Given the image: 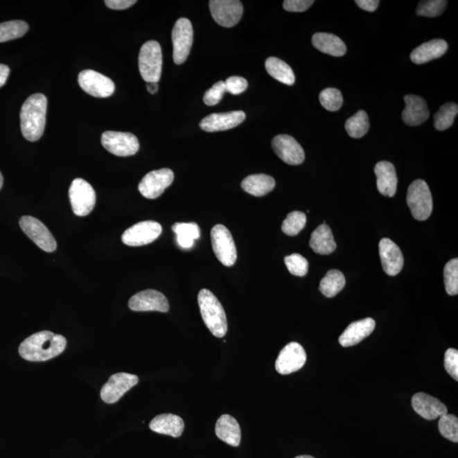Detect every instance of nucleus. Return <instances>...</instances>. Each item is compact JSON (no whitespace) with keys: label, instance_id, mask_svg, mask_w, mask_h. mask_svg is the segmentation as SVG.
Masks as SVG:
<instances>
[{"label":"nucleus","instance_id":"f257e3e1","mask_svg":"<svg viewBox=\"0 0 458 458\" xmlns=\"http://www.w3.org/2000/svg\"><path fill=\"white\" fill-rule=\"evenodd\" d=\"M65 337L51 331L37 332L19 346V354L26 361L44 362L58 357L65 351Z\"/></svg>","mask_w":458,"mask_h":458},{"label":"nucleus","instance_id":"f03ea898","mask_svg":"<svg viewBox=\"0 0 458 458\" xmlns=\"http://www.w3.org/2000/svg\"><path fill=\"white\" fill-rule=\"evenodd\" d=\"M47 105V98L43 94H33L22 105L20 113L21 132L28 141H37L43 136Z\"/></svg>","mask_w":458,"mask_h":458},{"label":"nucleus","instance_id":"7ed1b4c3","mask_svg":"<svg viewBox=\"0 0 458 458\" xmlns=\"http://www.w3.org/2000/svg\"><path fill=\"white\" fill-rule=\"evenodd\" d=\"M200 314L206 327L217 338H222L228 332V321L221 302L209 290L203 289L198 294Z\"/></svg>","mask_w":458,"mask_h":458},{"label":"nucleus","instance_id":"20e7f679","mask_svg":"<svg viewBox=\"0 0 458 458\" xmlns=\"http://www.w3.org/2000/svg\"><path fill=\"white\" fill-rule=\"evenodd\" d=\"M140 75L146 82L160 81L162 70V52L160 44L150 40L143 44L139 55Z\"/></svg>","mask_w":458,"mask_h":458},{"label":"nucleus","instance_id":"39448f33","mask_svg":"<svg viewBox=\"0 0 458 458\" xmlns=\"http://www.w3.org/2000/svg\"><path fill=\"white\" fill-rule=\"evenodd\" d=\"M407 202L416 220L425 221L430 217L433 211V199L425 181L412 182L408 188Z\"/></svg>","mask_w":458,"mask_h":458},{"label":"nucleus","instance_id":"423d86ee","mask_svg":"<svg viewBox=\"0 0 458 458\" xmlns=\"http://www.w3.org/2000/svg\"><path fill=\"white\" fill-rule=\"evenodd\" d=\"M211 244L217 258L226 267H232L237 260L236 243L230 231L224 225L213 227L211 232Z\"/></svg>","mask_w":458,"mask_h":458},{"label":"nucleus","instance_id":"0eeeda50","mask_svg":"<svg viewBox=\"0 0 458 458\" xmlns=\"http://www.w3.org/2000/svg\"><path fill=\"white\" fill-rule=\"evenodd\" d=\"M69 198L75 215L85 217L94 210L96 203V191L88 182L76 179L71 184Z\"/></svg>","mask_w":458,"mask_h":458},{"label":"nucleus","instance_id":"6e6552de","mask_svg":"<svg viewBox=\"0 0 458 458\" xmlns=\"http://www.w3.org/2000/svg\"><path fill=\"white\" fill-rule=\"evenodd\" d=\"M101 143L109 153L117 157L134 156L139 150L137 137L130 132H105L101 136Z\"/></svg>","mask_w":458,"mask_h":458},{"label":"nucleus","instance_id":"1a4fd4ad","mask_svg":"<svg viewBox=\"0 0 458 458\" xmlns=\"http://www.w3.org/2000/svg\"><path fill=\"white\" fill-rule=\"evenodd\" d=\"M172 39L173 44V62L182 65L188 58L194 40V31L191 21L187 18H180L174 26Z\"/></svg>","mask_w":458,"mask_h":458},{"label":"nucleus","instance_id":"9d476101","mask_svg":"<svg viewBox=\"0 0 458 458\" xmlns=\"http://www.w3.org/2000/svg\"><path fill=\"white\" fill-rule=\"evenodd\" d=\"M21 229L39 247L46 252H55L58 244L47 227L39 219L24 215L19 222Z\"/></svg>","mask_w":458,"mask_h":458},{"label":"nucleus","instance_id":"9b49d317","mask_svg":"<svg viewBox=\"0 0 458 458\" xmlns=\"http://www.w3.org/2000/svg\"><path fill=\"white\" fill-rule=\"evenodd\" d=\"M78 83L83 91L96 98L112 96L115 91V83L111 78L93 70L82 71Z\"/></svg>","mask_w":458,"mask_h":458},{"label":"nucleus","instance_id":"f8f14e48","mask_svg":"<svg viewBox=\"0 0 458 458\" xmlns=\"http://www.w3.org/2000/svg\"><path fill=\"white\" fill-rule=\"evenodd\" d=\"M173 179L174 173L171 169L157 170L143 177L139 184V191L147 199H157L173 184Z\"/></svg>","mask_w":458,"mask_h":458},{"label":"nucleus","instance_id":"ddd939ff","mask_svg":"<svg viewBox=\"0 0 458 458\" xmlns=\"http://www.w3.org/2000/svg\"><path fill=\"white\" fill-rule=\"evenodd\" d=\"M209 5L214 21L224 28L238 24L243 15V5L238 0H211Z\"/></svg>","mask_w":458,"mask_h":458},{"label":"nucleus","instance_id":"4468645a","mask_svg":"<svg viewBox=\"0 0 458 458\" xmlns=\"http://www.w3.org/2000/svg\"><path fill=\"white\" fill-rule=\"evenodd\" d=\"M138 383L139 378L134 374L127 373L113 374L109 377L107 383L101 389V399L105 403H115Z\"/></svg>","mask_w":458,"mask_h":458},{"label":"nucleus","instance_id":"2eb2a0df","mask_svg":"<svg viewBox=\"0 0 458 458\" xmlns=\"http://www.w3.org/2000/svg\"><path fill=\"white\" fill-rule=\"evenodd\" d=\"M161 232V225L157 222H140L125 231L122 240L128 246L146 245L156 240Z\"/></svg>","mask_w":458,"mask_h":458},{"label":"nucleus","instance_id":"dca6fc26","mask_svg":"<svg viewBox=\"0 0 458 458\" xmlns=\"http://www.w3.org/2000/svg\"><path fill=\"white\" fill-rule=\"evenodd\" d=\"M306 362V353L300 344L291 342L280 351L275 362V369L283 376L300 370Z\"/></svg>","mask_w":458,"mask_h":458},{"label":"nucleus","instance_id":"f3484780","mask_svg":"<svg viewBox=\"0 0 458 458\" xmlns=\"http://www.w3.org/2000/svg\"><path fill=\"white\" fill-rule=\"evenodd\" d=\"M128 306L134 312L169 311V303L165 295L157 290H146L132 295Z\"/></svg>","mask_w":458,"mask_h":458},{"label":"nucleus","instance_id":"a211bd4d","mask_svg":"<svg viewBox=\"0 0 458 458\" xmlns=\"http://www.w3.org/2000/svg\"><path fill=\"white\" fill-rule=\"evenodd\" d=\"M272 147L277 156L285 164L297 166L305 161V152L300 143L290 135L279 134L272 139Z\"/></svg>","mask_w":458,"mask_h":458},{"label":"nucleus","instance_id":"6ab92c4d","mask_svg":"<svg viewBox=\"0 0 458 458\" xmlns=\"http://www.w3.org/2000/svg\"><path fill=\"white\" fill-rule=\"evenodd\" d=\"M382 267L385 274L396 276L403 270L404 257L400 249L389 238H382L378 245Z\"/></svg>","mask_w":458,"mask_h":458},{"label":"nucleus","instance_id":"aec40b11","mask_svg":"<svg viewBox=\"0 0 458 458\" xmlns=\"http://www.w3.org/2000/svg\"><path fill=\"white\" fill-rule=\"evenodd\" d=\"M245 119V112L241 111L214 113L202 119L200 127L208 132L225 131L236 127L243 123Z\"/></svg>","mask_w":458,"mask_h":458},{"label":"nucleus","instance_id":"412c9836","mask_svg":"<svg viewBox=\"0 0 458 458\" xmlns=\"http://www.w3.org/2000/svg\"><path fill=\"white\" fill-rule=\"evenodd\" d=\"M412 406L419 416L427 420H434L448 414V407L444 403L423 392L412 396Z\"/></svg>","mask_w":458,"mask_h":458},{"label":"nucleus","instance_id":"4be33fe9","mask_svg":"<svg viewBox=\"0 0 458 458\" xmlns=\"http://www.w3.org/2000/svg\"><path fill=\"white\" fill-rule=\"evenodd\" d=\"M406 108L403 112V122L407 126H419L428 120L430 117V111L428 109V105L425 98L417 96H408L404 98Z\"/></svg>","mask_w":458,"mask_h":458},{"label":"nucleus","instance_id":"5701e85b","mask_svg":"<svg viewBox=\"0 0 458 458\" xmlns=\"http://www.w3.org/2000/svg\"><path fill=\"white\" fill-rule=\"evenodd\" d=\"M376 321L371 317L351 323L340 336L339 342L343 347L357 346L369 337L376 328Z\"/></svg>","mask_w":458,"mask_h":458},{"label":"nucleus","instance_id":"b1692460","mask_svg":"<svg viewBox=\"0 0 458 458\" xmlns=\"http://www.w3.org/2000/svg\"><path fill=\"white\" fill-rule=\"evenodd\" d=\"M374 173L377 177L378 191L380 194L388 197L395 195L398 183L395 166L389 161H380L376 164Z\"/></svg>","mask_w":458,"mask_h":458},{"label":"nucleus","instance_id":"393cba45","mask_svg":"<svg viewBox=\"0 0 458 458\" xmlns=\"http://www.w3.org/2000/svg\"><path fill=\"white\" fill-rule=\"evenodd\" d=\"M448 49V44L443 39H434L420 45L411 53L412 62L422 65L441 58Z\"/></svg>","mask_w":458,"mask_h":458},{"label":"nucleus","instance_id":"a878e982","mask_svg":"<svg viewBox=\"0 0 458 458\" xmlns=\"http://www.w3.org/2000/svg\"><path fill=\"white\" fill-rule=\"evenodd\" d=\"M215 432L221 441L237 448L241 441V430L237 420L229 414H223L215 423Z\"/></svg>","mask_w":458,"mask_h":458},{"label":"nucleus","instance_id":"bb28decb","mask_svg":"<svg viewBox=\"0 0 458 458\" xmlns=\"http://www.w3.org/2000/svg\"><path fill=\"white\" fill-rule=\"evenodd\" d=\"M150 429L158 434L177 438L184 432V422L179 416L164 414L151 420Z\"/></svg>","mask_w":458,"mask_h":458},{"label":"nucleus","instance_id":"cd10ccee","mask_svg":"<svg viewBox=\"0 0 458 458\" xmlns=\"http://www.w3.org/2000/svg\"><path fill=\"white\" fill-rule=\"evenodd\" d=\"M313 46L322 53L335 58L346 55L347 48L344 42L335 34L317 33L312 37Z\"/></svg>","mask_w":458,"mask_h":458},{"label":"nucleus","instance_id":"c85d7f7f","mask_svg":"<svg viewBox=\"0 0 458 458\" xmlns=\"http://www.w3.org/2000/svg\"><path fill=\"white\" fill-rule=\"evenodd\" d=\"M310 246L319 255H329L335 251L336 244L332 231L327 224H322L313 231Z\"/></svg>","mask_w":458,"mask_h":458},{"label":"nucleus","instance_id":"c756f323","mask_svg":"<svg viewBox=\"0 0 458 458\" xmlns=\"http://www.w3.org/2000/svg\"><path fill=\"white\" fill-rule=\"evenodd\" d=\"M274 177L266 174H253L242 181L241 187L248 194L261 197L270 193L275 187Z\"/></svg>","mask_w":458,"mask_h":458},{"label":"nucleus","instance_id":"7c9ffc66","mask_svg":"<svg viewBox=\"0 0 458 458\" xmlns=\"http://www.w3.org/2000/svg\"><path fill=\"white\" fill-rule=\"evenodd\" d=\"M266 70L271 77L285 85H293L295 77L292 68L283 60L276 58H270L265 63Z\"/></svg>","mask_w":458,"mask_h":458},{"label":"nucleus","instance_id":"2f4dec72","mask_svg":"<svg viewBox=\"0 0 458 458\" xmlns=\"http://www.w3.org/2000/svg\"><path fill=\"white\" fill-rule=\"evenodd\" d=\"M173 232L177 234V244L184 249H191L200 236L199 226L195 222H177L173 226Z\"/></svg>","mask_w":458,"mask_h":458},{"label":"nucleus","instance_id":"473e14b6","mask_svg":"<svg viewBox=\"0 0 458 458\" xmlns=\"http://www.w3.org/2000/svg\"><path fill=\"white\" fill-rule=\"evenodd\" d=\"M346 285V279L342 272L333 270L328 272L321 280L319 290L321 293L328 298L335 297Z\"/></svg>","mask_w":458,"mask_h":458},{"label":"nucleus","instance_id":"72a5a7b5","mask_svg":"<svg viewBox=\"0 0 458 458\" xmlns=\"http://www.w3.org/2000/svg\"><path fill=\"white\" fill-rule=\"evenodd\" d=\"M369 116L364 111H359L346 123V130L353 139H360L369 130Z\"/></svg>","mask_w":458,"mask_h":458},{"label":"nucleus","instance_id":"f704fd0d","mask_svg":"<svg viewBox=\"0 0 458 458\" xmlns=\"http://www.w3.org/2000/svg\"><path fill=\"white\" fill-rule=\"evenodd\" d=\"M458 113L456 103H446L441 105L434 117V127L439 131H445L452 126Z\"/></svg>","mask_w":458,"mask_h":458},{"label":"nucleus","instance_id":"c9c22d12","mask_svg":"<svg viewBox=\"0 0 458 458\" xmlns=\"http://www.w3.org/2000/svg\"><path fill=\"white\" fill-rule=\"evenodd\" d=\"M28 24L24 21H10L0 24V43L20 39L28 31Z\"/></svg>","mask_w":458,"mask_h":458},{"label":"nucleus","instance_id":"e433bc0d","mask_svg":"<svg viewBox=\"0 0 458 458\" xmlns=\"http://www.w3.org/2000/svg\"><path fill=\"white\" fill-rule=\"evenodd\" d=\"M306 224V215L301 211H293L287 215L283 222V232L289 236H297L305 228Z\"/></svg>","mask_w":458,"mask_h":458},{"label":"nucleus","instance_id":"4c0bfd02","mask_svg":"<svg viewBox=\"0 0 458 458\" xmlns=\"http://www.w3.org/2000/svg\"><path fill=\"white\" fill-rule=\"evenodd\" d=\"M319 101L327 111L335 112L339 111L342 107V94L337 89L328 88L322 91L319 94Z\"/></svg>","mask_w":458,"mask_h":458},{"label":"nucleus","instance_id":"58836bf2","mask_svg":"<svg viewBox=\"0 0 458 458\" xmlns=\"http://www.w3.org/2000/svg\"><path fill=\"white\" fill-rule=\"evenodd\" d=\"M439 431L448 440L458 442V419L455 415L446 414L439 421Z\"/></svg>","mask_w":458,"mask_h":458},{"label":"nucleus","instance_id":"ea45409f","mask_svg":"<svg viewBox=\"0 0 458 458\" xmlns=\"http://www.w3.org/2000/svg\"><path fill=\"white\" fill-rule=\"evenodd\" d=\"M446 291L449 295L458 294V259L450 260L444 268Z\"/></svg>","mask_w":458,"mask_h":458},{"label":"nucleus","instance_id":"a19ab883","mask_svg":"<svg viewBox=\"0 0 458 458\" xmlns=\"http://www.w3.org/2000/svg\"><path fill=\"white\" fill-rule=\"evenodd\" d=\"M448 3L446 0L421 1L417 8V15L419 17H437L444 12Z\"/></svg>","mask_w":458,"mask_h":458},{"label":"nucleus","instance_id":"79ce46f5","mask_svg":"<svg viewBox=\"0 0 458 458\" xmlns=\"http://www.w3.org/2000/svg\"><path fill=\"white\" fill-rule=\"evenodd\" d=\"M285 263L291 274L303 277L308 274L309 267L308 260L300 254H292L286 256Z\"/></svg>","mask_w":458,"mask_h":458},{"label":"nucleus","instance_id":"37998d69","mask_svg":"<svg viewBox=\"0 0 458 458\" xmlns=\"http://www.w3.org/2000/svg\"><path fill=\"white\" fill-rule=\"evenodd\" d=\"M226 92L225 82L219 81L204 94V103L209 107L218 105Z\"/></svg>","mask_w":458,"mask_h":458},{"label":"nucleus","instance_id":"c03bdc74","mask_svg":"<svg viewBox=\"0 0 458 458\" xmlns=\"http://www.w3.org/2000/svg\"><path fill=\"white\" fill-rule=\"evenodd\" d=\"M444 366L450 377L458 381V351L454 348H450L446 351Z\"/></svg>","mask_w":458,"mask_h":458},{"label":"nucleus","instance_id":"a18cd8bd","mask_svg":"<svg viewBox=\"0 0 458 458\" xmlns=\"http://www.w3.org/2000/svg\"><path fill=\"white\" fill-rule=\"evenodd\" d=\"M226 92L234 94H240L248 88V82L241 77H230L224 82Z\"/></svg>","mask_w":458,"mask_h":458},{"label":"nucleus","instance_id":"49530a36","mask_svg":"<svg viewBox=\"0 0 458 458\" xmlns=\"http://www.w3.org/2000/svg\"><path fill=\"white\" fill-rule=\"evenodd\" d=\"M314 3L313 0H285L283 9L289 12H304Z\"/></svg>","mask_w":458,"mask_h":458},{"label":"nucleus","instance_id":"de8ad7c7","mask_svg":"<svg viewBox=\"0 0 458 458\" xmlns=\"http://www.w3.org/2000/svg\"><path fill=\"white\" fill-rule=\"evenodd\" d=\"M137 3L135 0H107L105 5L112 10H126Z\"/></svg>","mask_w":458,"mask_h":458},{"label":"nucleus","instance_id":"09e8293b","mask_svg":"<svg viewBox=\"0 0 458 458\" xmlns=\"http://www.w3.org/2000/svg\"><path fill=\"white\" fill-rule=\"evenodd\" d=\"M357 5L363 10L373 12L378 9L380 1L378 0H355Z\"/></svg>","mask_w":458,"mask_h":458},{"label":"nucleus","instance_id":"8fccbe9b","mask_svg":"<svg viewBox=\"0 0 458 458\" xmlns=\"http://www.w3.org/2000/svg\"><path fill=\"white\" fill-rule=\"evenodd\" d=\"M10 75V68L3 64H0V88L6 85Z\"/></svg>","mask_w":458,"mask_h":458},{"label":"nucleus","instance_id":"3c124183","mask_svg":"<svg viewBox=\"0 0 458 458\" xmlns=\"http://www.w3.org/2000/svg\"><path fill=\"white\" fill-rule=\"evenodd\" d=\"M146 88L151 94H157L159 89L158 82H147Z\"/></svg>","mask_w":458,"mask_h":458},{"label":"nucleus","instance_id":"603ef678","mask_svg":"<svg viewBox=\"0 0 458 458\" xmlns=\"http://www.w3.org/2000/svg\"><path fill=\"white\" fill-rule=\"evenodd\" d=\"M3 184V179L1 173H0V189H1Z\"/></svg>","mask_w":458,"mask_h":458},{"label":"nucleus","instance_id":"864d4df0","mask_svg":"<svg viewBox=\"0 0 458 458\" xmlns=\"http://www.w3.org/2000/svg\"><path fill=\"white\" fill-rule=\"evenodd\" d=\"M294 458H315V457H313L309 456V455H301V456H298V457H294Z\"/></svg>","mask_w":458,"mask_h":458}]
</instances>
